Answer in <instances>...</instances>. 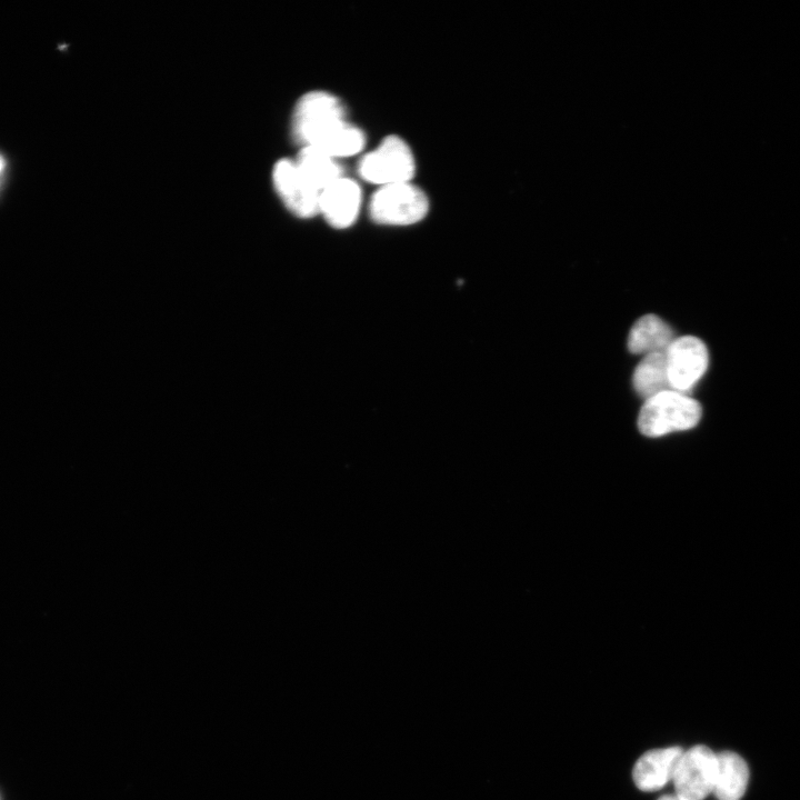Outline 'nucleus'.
<instances>
[{"label": "nucleus", "mask_w": 800, "mask_h": 800, "mask_svg": "<svg viewBox=\"0 0 800 800\" xmlns=\"http://www.w3.org/2000/svg\"><path fill=\"white\" fill-rule=\"evenodd\" d=\"M347 124L340 99L326 91H311L297 102L291 127L293 138L301 147L322 149Z\"/></svg>", "instance_id": "nucleus-1"}, {"label": "nucleus", "mask_w": 800, "mask_h": 800, "mask_svg": "<svg viewBox=\"0 0 800 800\" xmlns=\"http://www.w3.org/2000/svg\"><path fill=\"white\" fill-rule=\"evenodd\" d=\"M700 403L674 390H667L646 399L638 427L648 437H660L693 428L701 418Z\"/></svg>", "instance_id": "nucleus-2"}, {"label": "nucleus", "mask_w": 800, "mask_h": 800, "mask_svg": "<svg viewBox=\"0 0 800 800\" xmlns=\"http://www.w3.org/2000/svg\"><path fill=\"white\" fill-rule=\"evenodd\" d=\"M428 208L426 193L410 182L380 187L369 203L372 220L389 226L416 223L426 217Z\"/></svg>", "instance_id": "nucleus-3"}, {"label": "nucleus", "mask_w": 800, "mask_h": 800, "mask_svg": "<svg viewBox=\"0 0 800 800\" xmlns=\"http://www.w3.org/2000/svg\"><path fill=\"white\" fill-rule=\"evenodd\" d=\"M414 169L409 146L397 136L384 138L377 149L362 157L358 166L362 179L380 187L409 182Z\"/></svg>", "instance_id": "nucleus-4"}, {"label": "nucleus", "mask_w": 800, "mask_h": 800, "mask_svg": "<svg viewBox=\"0 0 800 800\" xmlns=\"http://www.w3.org/2000/svg\"><path fill=\"white\" fill-rule=\"evenodd\" d=\"M717 753L697 744L683 750L674 769L672 782L676 794L684 800H703L713 791Z\"/></svg>", "instance_id": "nucleus-5"}, {"label": "nucleus", "mask_w": 800, "mask_h": 800, "mask_svg": "<svg viewBox=\"0 0 800 800\" xmlns=\"http://www.w3.org/2000/svg\"><path fill=\"white\" fill-rule=\"evenodd\" d=\"M670 389L686 393L704 374L709 353L706 344L693 336L676 338L666 351Z\"/></svg>", "instance_id": "nucleus-6"}, {"label": "nucleus", "mask_w": 800, "mask_h": 800, "mask_svg": "<svg viewBox=\"0 0 800 800\" xmlns=\"http://www.w3.org/2000/svg\"><path fill=\"white\" fill-rule=\"evenodd\" d=\"M276 192L286 207L300 218L319 213L320 192L303 177L292 159L279 160L272 170Z\"/></svg>", "instance_id": "nucleus-7"}, {"label": "nucleus", "mask_w": 800, "mask_h": 800, "mask_svg": "<svg viewBox=\"0 0 800 800\" xmlns=\"http://www.w3.org/2000/svg\"><path fill=\"white\" fill-rule=\"evenodd\" d=\"M361 206V190L349 178H340L320 193L319 213L336 229L350 227Z\"/></svg>", "instance_id": "nucleus-8"}, {"label": "nucleus", "mask_w": 800, "mask_h": 800, "mask_svg": "<svg viewBox=\"0 0 800 800\" xmlns=\"http://www.w3.org/2000/svg\"><path fill=\"white\" fill-rule=\"evenodd\" d=\"M682 751L680 747H668L652 749L640 756L632 769V779L637 788L652 792L672 781Z\"/></svg>", "instance_id": "nucleus-9"}, {"label": "nucleus", "mask_w": 800, "mask_h": 800, "mask_svg": "<svg viewBox=\"0 0 800 800\" xmlns=\"http://www.w3.org/2000/svg\"><path fill=\"white\" fill-rule=\"evenodd\" d=\"M749 767L736 752L717 753V772L712 794L717 800H741L749 783Z\"/></svg>", "instance_id": "nucleus-10"}, {"label": "nucleus", "mask_w": 800, "mask_h": 800, "mask_svg": "<svg viewBox=\"0 0 800 800\" xmlns=\"http://www.w3.org/2000/svg\"><path fill=\"white\" fill-rule=\"evenodd\" d=\"M672 328L656 314L638 319L628 336V349L636 354L666 352L674 340Z\"/></svg>", "instance_id": "nucleus-11"}, {"label": "nucleus", "mask_w": 800, "mask_h": 800, "mask_svg": "<svg viewBox=\"0 0 800 800\" xmlns=\"http://www.w3.org/2000/svg\"><path fill=\"white\" fill-rule=\"evenodd\" d=\"M294 161L306 180L320 193L343 177L336 159L314 147H302Z\"/></svg>", "instance_id": "nucleus-12"}, {"label": "nucleus", "mask_w": 800, "mask_h": 800, "mask_svg": "<svg viewBox=\"0 0 800 800\" xmlns=\"http://www.w3.org/2000/svg\"><path fill=\"white\" fill-rule=\"evenodd\" d=\"M632 382L637 393L644 399L671 390L666 352L646 354L634 369Z\"/></svg>", "instance_id": "nucleus-13"}, {"label": "nucleus", "mask_w": 800, "mask_h": 800, "mask_svg": "<svg viewBox=\"0 0 800 800\" xmlns=\"http://www.w3.org/2000/svg\"><path fill=\"white\" fill-rule=\"evenodd\" d=\"M658 800H684V799L680 798L679 796H677L674 793V794H664V796L660 797Z\"/></svg>", "instance_id": "nucleus-14"}, {"label": "nucleus", "mask_w": 800, "mask_h": 800, "mask_svg": "<svg viewBox=\"0 0 800 800\" xmlns=\"http://www.w3.org/2000/svg\"><path fill=\"white\" fill-rule=\"evenodd\" d=\"M4 166H6L4 160H3V158H2L1 154H0V176H1L2 171H3V169H4Z\"/></svg>", "instance_id": "nucleus-15"}]
</instances>
